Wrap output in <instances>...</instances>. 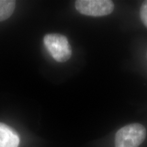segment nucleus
Returning <instances> with one entry per match:
<instances>
[{"instance_id":"f257e3e1","label":"nucleus","mask_w":147,"mask_h":147,"mask_svg":"<svg viewBox=\"0 0 147 147\" xmlns=\"http://www.w3.org/2000/svg\"><path fill=\"white\" fill-rule=\"evenodd\" d=\"M146 137V128L140 123L129 124L115 135V147H139Z\"/></svg>"},{"instance_id":"f03ea898","label":"nucleus","mask_w":147,"mask_h":147,"mask_svg":"<svg viewBox=\"0 0 147 147\" xmlns=\"http://www.w3.org/2000/svg\"><path fill=\"white\" fill-rule=\"evenodd\" d=\"M44 44L51 56L57 61L63 63L69 59L71 49L67 38L63 35L51 34L44 38Z\"/></svg>"},{"instance_id":"7ed1b4c3","label":"nucleus","mask_w":147,"mask_h":147,"mask_svg":"<svg viewBox=\"0 0 147 147\" xmlns=\"http://www.w3.org/2000/svg\"><path fill=\"white\" fill-rule=\"evenodd\" d=\"M75 7L83 15L97 17L111 14L115 5L110 0H78L75 2Z\"/></svg>"},{"instance_id":"20e7f679","label":"nucleus","mask_w":147,"mask_h":147,"mask_svg":"<svg viewBox=\"0 0 147 147\" xmlns=\"http://www.w3.org/2000/svg\"><path fill=\"white\" fill-rule=\"evenodd\" d=\"M19 136L10 127L0 123V147H18Z\"/></svg>"},{"instance_id":"39448f33","label":"nucleus","mask_w":147,"mask_h":147,"mask_svg":"<svg viewBox=\"0 0 147 147\" xmlns=\"http://www.w3.org/2000/svg\"><path fill=\"white\" fill-rule=\"evenodd\" d=\"M15 1L0 0V22L10 17L15 9Z\"/></svg>"},{"instance_id":"423d86ee","label":"nucleus","mask_w":147,"mask_h":147,"mask_svg":"<svg viewBox=\"0 0 147 147\" xmlns=\"http://www.w3.org/2000/svg\"><path fill=\"white\" fill-rule=\"evenodd\" d=\"M140 14V18L142 23L147 27V1H144L142 4Z\"/></svg>"}]
</instances>
